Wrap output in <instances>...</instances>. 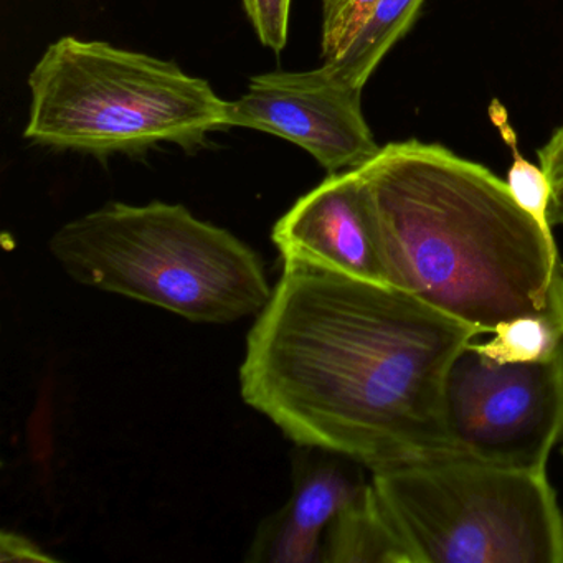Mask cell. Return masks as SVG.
Returning a JSON list of instances; mask_svg holds the SVG:
<instances>
[{
    "label": "cell",
    "instance_id": "cell-14",
    "mask_svg": "<svg viewBox=\"0 0 563 563\" xmlns=\"http://www.w3.org/2000/svg\"><path fill=\"white\" fill-rule=\"evenodd\" d=\"M322 62H332L344 54L380 0H321Z\"/></svg>",
    "mask_w": 563,
    "mask_h": 563
},
{
    "label": "cell",
    "instance_id": "cell-18",
    "mask_svg": "<svg viewBox=\"0 0 563 563\" xmlns=\"http://www.w3.org/2000/svg\"><path fill=\"white\" fill-rule=\"evenodd\" d=\"M549 217L552 227L563 225V186L552 187Z\"/></svg>",
    "mask_w": 563,
    "mask_h": 563
},
{
    "label": "cell",
    "instance_id": "cell-1",
    "mask_svg": "<svg viewBox=\"0 0 563 563\" xmlns=\"http://www.w3.org/2000/svg\"><path fill=\"white\" fill-rule=\"evenodd\" d=\"M479 335L394 286L283 260L240 390L298 446L372 473L446 460L448 375Z\"/></svg>",
    "mask_w": 563,
    "mask_h": 563
},
{
    "label": "cell",
    "instance_id": "cell-10",
    "mask_svg": "<svg viewBox=\"0 0 563 563\" xmlns=\"http://www.w3.org/2000/svg\"><path fill=\"white\" fill-rule=\"evenodd\" d=\"M322 562L413 563L371 483L329 527Z\"/></svg>",
    "mask_w": 563,
    "mask_h": 563
},
{
    "label": "cell",
    "instance_id": "cell-3",
    "mask_svg": "<svg viewBox=\"0 0 563 563\" xmlns=\"http://www.w3.org/2000/svg\"><path fill=\"white\" fill-rule=\"evenodd\" d=\"M48 250L78 285L200 324L258 316L273 295L249 245L180 203H108L65 223Z\"/></svg>",
    "mask_w": 563,
    "mask_h": 563
},
{
    "label": "cell",
    "instance_id": "cell-17",
    "mask_svg": "<svg viewBox=\"0 0 563 563\" xmlns=\"http://www.w3.org/2000/svg\"><path fill=\"white\" fill-rule=\"evenodd\" d=\"M540 167L552 187L563 186V126H560L539 151Z\"/></svg>",
    "mask_w": 563,
    "mask_h": 563
},
{
    "label": "cell",
    "instance_id": "cell-5",
    "mask_svg": "<svg viewBox=\"0 0 563 563\" xmlns=\"http://www.w3.org/2000/svg\"><path fill=\"white\" fill-rule=\"evenodd\" d=\"M413 563H563L547 473L446 457L372 473Z\"/></svg>",
    "mask_w": 563,
    "mask_h": 563
},
{
    "label": "cell",
    "instance_id": "cell-7",
    "mask_svg": "<svg viewBox=\"0 0 563 563\" xmlns=\"http://www.w3.org/2000/svg\"><path fill=\"white\" fill-rule=\"evenodd\" d=\"M361 88L328 65L306 71H272L250 80L229 101V128L282 137L311 154L329 174L358 169L380 153L362 110Z\"/></svg>",
    "mask_w": 563,
    "mask_h": 563
},
{
    "label": "cell",
    "instance_id": "cell-11",
    "mask_svg": "<svg viewBox=\"0 0 563 563\" xmlns=\"http://www.w3.org/2000/svg\"><path fill=\"white\" fill-rule=\"evenodd\" d=\"M424 0H380L341 57L325 62L351 87L364 90L388 52L410 31Z\"/></svg>",
    "mask_w": 563,
    "mask_h": 563
},
{
    "label": "cell",
    "instance_id": "cell-4",
    "mask_svg": "<svg viewBox=\"0 0 563 563\" xmlns=\"http://www.w3.org/2000/svg\"><path fill=\"white\" fill-rule=\"evenodd\" d=\"M24 137L91 156L137 154L176 144L197 150L229 128V101L176 62L108 42L58 38L29 75Z\"/></svg>",
    "mask_w": 563,
    "mask_h": 563
},
{
    "label": "cell",
    "instance_id": "cell-6",
    "mask_svg": "<svg viewBox=\"0 0 563 563\" xmlns=\"http://www.w3.org/2000/svg\"><path fill=\"white\" fill-rule=\"evenodd\" d=\"M453 456L547 473L563 434V354L536 364H496L471 344L446 382Z\"/></svg>",
    "mask_w": 563,
    "mask_h": 563
},
{
    "label": "cell",
    "instance_id": "cell-2",
    "mask_svg": "<svg viewBox=\"0 0 563 563\" xmlns=\"http://www.w3.org/2000/svg\"><path fill=\"white\" fill-rule=\"evenodd\" d=\"M357 170L388 285L481 335L520 316L563 325L555 239L486 166L408 140Z\"/></svg>",
    "mask_w": 563,
    "mask_h": 563
},
{
    "label": "cell",
    "instance_id": "cell-9",
    "mask_svg": "<svg viewBox=\"0 0 563 563\" xmlns=\"http://www.w3.org/2000/svg\"><path fill=\"white\" fill-rule=\"evenodd\" d=\"M299 448L302 453L295 460L291 496L260 527L246 555L249 562H322L325 532L365 487L341 463L342 456L318 457L316 448Z\"/></svg>",
    "mask_w": 563,
    "mask_h": 563
},
{
    "label": "cell",
    "instance_id": "cell-16",
    "mask_svg": "<svg viewBox=\"0 0 563 563\" xmlns=\"http://www.w3.org/2000/svg\"><path fill=\"white\" fill-rule=\"evenodd\" d=\"M0 560L2 562H57L55 556L47 555L27 537L14 532H2L0 536Z\"/></svg>",
    "mask_w": 563,
    "mask_h": 563
},
{
    "label": "cell",
    "instance_id": "cell-15",
    "mask_svg": "<svg viewBox=\"0 0 563 563\" xmlns=\"http://www.w3.org/2000/svg\"><path fill=\"white\" fill-rule=\"evenodd\" d=\"M292 0H242L246 18L263 47L282 54L288 44Z\"/></svg>",
    "mask_w": 563,
    "mask_h": 563
},
{
    "label": "cell",
    "instance_id": "cell-8",
    "mask_svg": "<svg viewBox=\"0 0 563 563\" xmlns=\"http://www.w3.org/2000/svg\"><path fill=\"white\" fill-rule=\"evenodd\" d=\"M283 260L388 285L358 170L329 174L275 223Z\"/></svg>",
    "mask_w": 563,
    "mask_h": 563
},
{
    "label": "cell",
    "instance_id": "cell-13",
    "mask_svg": "<svg viewBox=\"0 0 563 563\" xmlns=\"http://www.w3.org/2000/svg\"><path fill=\"white\" fill-rule=\"evenodd\" d=\"M490 118L503 133L507 146L512 151V164L507 170L506 180L509 192L512 194L514 200L539 223L540 229L553 239V227L549 217L550 200H552V184L549 177L543 173L542 167H537L517 151L512 128L507 123L506 111L497 101H494L490 107Z\"/></svg>",
    "mask_w": 563,
    "mask_h": 563
},
{
    "label": "cell",
    "instance_id": "cell-12",
    "mask_svg": "<svg viewBox=\"0 0 563 563\" xmlns=\"http://www.w3.org/2000/svg\"><path fill=\"white\" fill-rule=\"evenodd\" d=\"M471 347L496 364H536L563 354V325L543 316H520L500 322L486 342Z\"/></svg>",
    "mask_w": 563,
    "mask_h": 563
}]
</instances>
